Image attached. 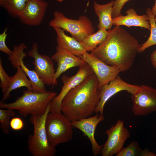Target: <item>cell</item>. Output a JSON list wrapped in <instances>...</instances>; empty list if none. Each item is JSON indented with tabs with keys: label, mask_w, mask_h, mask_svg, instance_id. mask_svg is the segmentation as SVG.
Returning a JSON list of instances; mask_svg holds the SVG:
<instances>
[{
	"label": "cell",
	"mask_w": 156,
	"mask_h": 156,
	"mask_svg": "<svg viewBox=\"0 0 156 156\" xmlns=\"http://www.w3.org/2000/svg\"><path fill=\"white\" fill-rule=\"evenodd\" d=\"M100 99L98 79L94 73L67 93L62 102L61 111L71 121L88 118Z\"/></svg>",
	"instance_id": "7a4b0ae2"
},
{
	"label": "cell",
	"mask_w": 156,
	"mask_h": 156,
	"mask_svg": "<svg viewBox=\"0 0 156 156\" xmlns=\"http://www.w3.org/2000/svg\"><path fill=\"white\" fill-rule=\"evenodd\" d=\"M27 48L26 46L23 42L18 45H15L12 53L9 56L8 60L14 68L16 69L18 66L22 68L31 82L32 91L39 92H45L47 90L45 84L39 78L34 70H29L24 63L23 60L27 55L24 50Z\"/></svg>",
	"instance_id": "7c38bea8"
},
{
	"label": "cell",
	"mask_w": 156,
	"mask_h": 156,
	"mask_svg": "<svg viewBox=\"0 0 156 156\" xmlns=\"http://www.w3.org/2000/svg\"><path fill=\"white\" fill-rule=\"evenodd\" d=\"M141 150L138 143L136 141H133L127 147L123 148L116 156H140Z\"/></svg>",
	"instance_id": "d4e9b609"
},
{
	"label": "cell",
	"mask_w": 156,
	"mask_h": 156,
	"mask_svg": "<svg viewBox=\"0 0 156 156\" xmlns=\"http://www.w3.org/2000/svg\"><path fill=\"white\" fill-rule=\"evenodd\" d=\"M108 34V30L99 29L96 33L86 36L81 42L87 52H91L105 40Z\"/></svg>",
	"instance_id": "44dd1931"
},
{
	"label": "cell",
	"mask_w": 156,
	"mask_h": 156,
	"mask_svg": "<svg viewBox=\"0 0 156 156\" xmlns=\"http://www.w3.org/2000/svg\"><path fill=\"white\" fill-rule=\"evenodd\" d=\"M89 1H90V0H88V2L87 3V6H88V4H89Z\"/></svg>",
	"instance_id": "836d02e7"
},
{
	"label": "cell",
	"mask_w": 156,
	"mask_h": 156,
	"mask_svg": "<svg viewBox=\"0 0 156 156\" xmlns=\"http://www.w3.org/2000/svg\"><path fill=\"white\" fill-rule=\"evenodd\" d=\"M114 1L103 5L100 4L94 1L93 7L94 12L98 16L99 29L108 30L111 29L113 25L112 17V7Z\"/></svg>",
	"instance_id": "d6986e66"
},
{
	"label": "cell",
	"mask_w": 156,
	"mask_h": 156,
	"mask_svg": "<svg viewBox=\"0 0 156 156\" xmlns=\"http://www.w3.org/2000/svg\"><path fill=\"white\" fill-rule=\"evenodd\" d=\"M126 15H122L113 19V25H124L130 27L131 26L140 27L150 30L149 18L147 14L138 15L133 8H130L125 12Z\"/></svg>",
	"instance_id": "e0dca14e"
},
{
	"label": "cell",
	"mask_w": 156,
	"mask_h": 156,
	"mask_svg": "<svg viewBox=\"0 0 156 156\" xmlns=\"http://www.w3.org/2000/svg\"><path fill=\"white\" fill-rule=\"evenodd\" d=\"M105 133L108 138L102 148V156L116 155L123 149L125 142L130 136L129 131L124 126L123 120L121 119L106 130Z\"/></svg>",
	"instance_id": "52a82bcc"
},
{
	"label": "cell",
	"mask_w": 156,
	"mask_h": 156,
	"mask_svg": "<svg viewBox=\"0 0 156 156\" xmlns=\"http://www.w3.org/2000/svg\"><path fill=\"white\" fill-rule=\"evenodd\" d=\"M55 49L56 52L51 58L57 64L54 77L55 82L57 85V79L63 73L72 67H79L86 62L81 57L60 47L57 46Z\"/></svg>",
	"instance_id": "2e32d148"
},
{
	"label": "cell",
	"mask_w": 156,
	"mask_h": 156,
	"mask_svg": "<svg viewBox=\"0 0 156 156\" xmlns=\"http://www.w3.org/2000/svg\"><path fill=\"white\" fill-rule=\"evenodd\" d=\"M48 5V3L43 0H29L18 18L24 24L39 25L43 21Z\"/></svg>",
	"instance_id": "9a60e30c"
},
{
	"label": "cell",
	"mask_w": 156,
	"mask_h": 156,
	"mask_svg": "<svg viewBox=\"0 0 156 156\" xmlns=\"http://www.w3.org/2000/svg\"><path fill=\"white\" fill-rule=\"evenodd\" d=\"M94 73L92 69L86 63L79 67L78 72L75 75L71 77L63 75L61 78L63 86L59 94L49 103L50 112L61 113L62 102L67 93L86 78Z\"/></svg>",
	"instance_id": "30bf717a"
},
{
	"label": "cell",
	"mask_w": 156,
	"mask_h": 156,
	"mask_svg": "<svg viewBox=\"0 0 156 156\" xmlns=\"http://www.w3.org/2000/svg\"><path fill=\"white\" fill-rule=\"evenodd\" d=\"M151 11L153 14L155 16V19L156 22V0L154 5L151 9Z\"/></svg>",
	"instance_id": "1f68e13d"
},
{
	"label": "cell",
	"mask_w": 156,
	"mask_h": 156,
	"mask_svg": "<svg viewBox=\"0 0 156 156\" xmlns=\"http://www.w3.org/2000/svg\"><path fill=\"white\" fill-rule=\"evenodd\" d=\"M104 120L103 115H95L88 118L71 121L73 127L80 130L89 140L91 145L92 154L97 156L101 154L103 145H99L95 138V132L96 127L101 121Z\"/></svg>",
	"instance_id": "5bb4252c"
},
{
	"label": "cell",
	"mask_w": 156,
	"mask_h": 156,
	"mask_svg": "<svg viewBox=\"0 0 156 156\" xmlns=\"http://www.w3.org/2000/svg\"><path fill=\"white\" fill-rule=\"evenodd\" d=\"M11 77L9 76L5 70L2 66V59L0 58V87L3 93L8 90Z\"/></svg>",
	"instance_id": "484cf974"
},
{
	"label": "cell",
	"mask_w": 156,
	"mask_h": 156,
	"mask_svg": "<svg viewBox=\"0 0 156 156\" xmlns=\"http://www.w3.org/2000/svg\"><path fill=\"white\" fill-rule=\"evenodd\" d=\"M105 40L90 53L107 65L125 71L133 65L141 46L138 40L118 26L108 30Z\"/></svg>",
	"instance_id": "6da1fadb"
},
{
	"label": "cell",
	"mask_w": 156,
	"mask_h": 156,
	"mask_svg": "<svg viewBox=\"0 0 156 156\" xmlns=\"http://www.w3.org/2000/svg\"><path fill=\"white\" fill-rule=\"evenodd\" d=\"M132 112L135 116H145L156 111V89L142 85L134 94H131Z\"/></svg>",
	"instance_id": "9c48e42d"
},
{
	"label": "cell",
	"mask_w": 156,
	"mask_h": 156,
	"mask_svg": "<svg viewBox=\"0 0 156 156\" xmlns=\"http://www.w3.org/2000/svg\"><path fill=\"white\" fill-rule=\"evenodd\" d=\"M56 0L60 2H62L64 1V0Z\"/></svg>",
	"instance_id": "d6a6232c"
},
{
	"label": "cell",
	"mask_w": 156,
	"mask_h": 156,
	"mask_svg": "<svg viewBox=\"0 0 156 156\" xmlns=\"http://www.w3.org/2000/svg\"><path fill=\"white\" fill-rule=\"evenodd\" d=\"M29 0H0V6L13 18L18 17Z\"/></svg>",
	"instance_id": "7402d4cb"
},
{
	"label": "cell",
	"mask_w": 156,
	"mask_h": 156,
	"mask_svg": "<svg viewBox=\"0 0 156 156\" xmlns=\"http://www.w3.org/2000/svg\"><path fill=\"white\" fill-rule=\"evenodd\" d=\"M17 71L15 74L11 77L8 88L3 94L1 102H4L10 96V93L13 90L23 87L27 88V90L32 91V84L27 75L22 68L18 66L16 68Z\"/></svg>",
	"instance_id": "ffe728a7"
},
{
	"label": "cell",
	"mask_w": 156,
	"mask_h": 156,
	"mask_svg": "<svg viewBox=\"0 0 156 156\" xmlns=\"http://www.w3.org/2000/svg\"><path fill=\"white\" fill-rule=\"evenodd\" d=\"M50 112L49 103L44 113L31 115L30 118V121L34 125V131L33 134H30L28 137V148L33 156H54L55 155L56 148L49 142L45 127L46 118Z\"/></svg>",
	"instance_id": "277c9868"
},
{
	"label": "cell",
	"mask_w": 156,
	"mask_h": 156,
	"mask_svg": "<svg viewBox=\"0 0 156 156\" xmlns=\"http://www.w3.org/2000/svg\"><path fill=\"white\" fill-rule=\"evenodd\" d=\"M7 30V28H5L3 32L0 34V51L9 56L12 53L13 51L10 49L6 44Z\"/></svg>",
	"instance_id": "83f0119b"
},
{
	"label": "cell",
	"mask_w": 156,
	"mask_h": 156,
	"mask_svg": "<svg viewBox=\"0 0 156 156\" xmlns=\"http://www.w3.org/2000/svg\"><path fill=\"white\" fill-rule=\"evenodd\" d=\"M80 57L90 66L96 75L99 90L115 79L120 72L116 66L107 65L87 51Z\"/></svg>",
	"instance_id": "8fae6325"
},
{
	"label": "cell",
	"mask_w": 156,
	"mask_h": 156,
	"mask_svg": "<svg viewBox=\"0 0 156 156\" xmlns=\"http://www.w3.org/2000/svg\"><path fill=\"white\" fill-rule=\"evenodd\" d=\"M53 29L57 34V46L79 57L87 51L81 42L67 35L64 30L57 27Z\"/></svg>",
	"instance_id": "ac0fdd59"
},
{
	"label": "cell",
	"mask_w": 156,
	"mask_h": 156,
	"mask_svg": "<svg viewBox=\"0 0 156 156\" xmlns=\"http://www.w3.org/2000/svg\"><path fill=\"white\" fill-rule=\"evenodd\" d=\"M15 114L13 109H0V128L4 134L9 133L10 118L14 116Z\"/></svg>",
	"instance_id": "cb8c5ba5"
},
{
	"label": "cell",
	"mask_w": 156,
	"mask_h": 156,
	"mask_svg": "<svg viewBox=\"0 0 156 156\" xmlns=\"http://www.w3.org/2000/svg\"><path fill=\"white\" fill-rule=\"evenodd\" d=\"M140 86L132 85L124 81L118 75L113 80L104 86L100 90V99L96 107L94 112L103 115L104 105L107 101L112 96L122 91L125 90L131 94H135Z\"/></svg>",
	"instance_id": "4fadbf2b"
},
{
	"label": "cell",
	"mask_w": 156,
	"mask_h": 156,
	"mask_svg": "<svg viewBox=\"0 0 156 156\" xmlns=\"http://www.w3.org/2000/svg\"><path fill=\"white\" fill-rule=\"evenodd\" d=\"M10 126L14 130L19 131L23 129L24 123L23 120L20 118L13 117L11 119Z\"/></svg>",
	"instance_id": "f1b7e54d"
},
{
	"label": "cell",
	"mask_w": 156,
	"mask_h": 156,
	"mask_svg": "<svg viewBox=\"0 0 156 156\" xmlns=\"http://www.w3.org/2000/svg\"><path fill=\"white\" fill-rule=\"evenodd\" d=\"M130 0H116L112 7L113 19L121 15V11L124 5Z\"/></svg>",
	"instance_id": "4316f807"
},
{
	"label": "cell",
	"mask_w": 156,
	"mask_h": 156,
	"mask_svg": "<svg viewBox=\"0 0 156 156\" xmlns=\"http://www.w3.org/2000/svg\"><path fill=\"white\" fill-rule=\"evenodd\" d=\"M53 15V18L49 22V25L53 28H60L69 32L80 42L86 36L95 33L92 22L85 15L81 16L77 20L68 18L58 11H55Z\"/></svg>",
	"instance_id": "8992f818"
},
{
	"label": "cell",
	"mask_w": 156,
	"mask_h": 156,
	"mask_svg": "<svg viewBox=\"0 0 156 156\" xmlns=\"http://www.w3.org/2000/svg\"><path fill=\"white\" fill-rule=\"evenodd\" d=\"M28 55L34 59L32 64L34 70L42 82L47 86L57 85L54 80L55 72L52 60L46 55L40 54L37 44L33 43Z\"/></svg>",
	"instance_id": "ba28073f"
},
{
	"label": "cell",
	"mask_w": 156,
	"mask_h": 156,
	"mask_svg": "<svg viewBox=\"0 0 156 156\" xmlns=\"http://www.w3.org/2000/svg\"><path fill=\"white\" fill-rule=\"evenodd\" d=\"M140 156H156V154L146 148L143 150L142 149Z\"/></svg>",
	"instance_id": "f546056e"
},
{
	"label": "cell",
	"mask_w": 156,
	"mask_h": 156,
	"mask_svg": "<svg viewBox=\"0 0 156 156\" xmlns=\"http://www.w3.org/2000/svg\"><path fill=\"white\" fill-rule=\"evenodd\" d=\"M45 127L49 142L53 147L72 139L71 121L61 113L50 112L46 118Z\"/></svg>",
	"instance_id": "5b68a950"
},
{
	"label": "cell",
	"mask_w": 156,
	"mask_h": 156,
	"mask_svg": "<svg viewBox=\"0 0 156 156\" xmlns=\"http://www.w3.org/2000/svg\"><path fill=\"white\" fill-rule=\"evenodd\" d=\"M57 94L53 91L39 92L27 90H24L23 94L13 102H0V107L18 110L24 117L29 114H42L45 112L48 105Z\"/></svg>",
	"instance_id": "3957f363"
},
{
	"label": "cell",
	"mask_w": 156,
	"mask_h": 156,
	"mask_svg": "<svg viewBox=\"0 0 156 156\" xmlns=\"http://www.w3.org/2000/svg\"><path fill=\"white\" fill-rule=\"evenodd\" d=\"M151 60L153 65L156 69V49L152 53Z\"/></svg>",
	"instance_id": "4dcf8cb0"
},
{
	"label": "cell",
	"mask_w": 156,
	"mask_h": 156,
	"mask_svg": "<svg viewBox=\"0 0 156 156\" xmlns=\"http://www.w3.org/2000/svg\"><path fill=\"white\" fill-rule=\"evenodd\" d=\"M146 12L149 18L151 33L146 41L141 45L139 53L144 51L151 46L156 44V22L155 19V16L152 14L150 8H147Z\"/></svg>",
	"instance_id": "603a6c76"
}]
</instances>
